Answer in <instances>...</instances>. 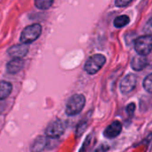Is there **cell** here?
Returning <instances> with one entry per match:
<instances>
[{
  "instance_id": "9a60e30c",
  "label": "cell",
  "mask_w": 152,
  "mask_h": 152,
  "mask_svg": "<svg viewBox=\"0 0 152 152\" xmlns=\"http://www.w3.org/2000/svg\"><path fill=\"white\" fill-rule=\"evenodd\" d=\"M143 87L148 93L152 94V73L145 77L143 81Z\"/></svg>"
},
{
  "instance_id": "e0dca14e",
  "label": "cell",
  "mask_w": 152,
  "mask_h": 152,
  "mask_svg": "<svg viewBox=\"0 0 152 152\" xmlns=\"http://www.w3.org/2000/svg\"><path fill=\"white\" fill-rule=\"evenodd\" d=\"M131 2H132L131 0H117L115 2V4L118 7H124L131 4Z\"/></svg>"
},
{
  "instance_id": "3957f363",
  "label": "cell",
  "mask_w": 152,
  "mask_h": 152,
  "mask_svg": "<svg viewBox=\"0 0 152 152\" xmlns=\"http://www.w3.org/2000/svg\"><path fill=\"white\" fill-rule=\"evenodd\" d=\"M106 62V58L102 54H95L92 56L85 64V70L91 75L97 73Z\"/></svg>"
},
{
  "instance_id": "6da1fadb",
  "label": "cell",
  "mask_w": 152,
  "mask_h": 152,
  "mask_svg": "<svg viewBox=\"0 0 152 152\" xmlns=\"http://www.w3.org/2000/svg\"><path fill=\"white\" fill-rule=\"evenodd\" d=\"M86 104V98L83 94H74L67 102L65 112L68 116H75L82 111Z\"/></svg>"
},
{
  "instance_id": "2e32d148",
  "label": "cell",
  "mask_w": 152,
  "mask_h": 152,
  "mask_svg": "<svg viewBox=\"0 0 152 152\" xmlns=\"http://www.w3.org/2000/svg\"><path fill=\"white\" fill-rule=\"evenodd\" d=\"M143 31L145 32L146 36H152V18H151L145 24Z\"/></svg>"
},
{
  "instance_id": "7c38bea8",
  "label": "cell",
  "mask_w": 152,
  "mask_h": 152,
  "mask_svg": "<svg viewBox=\"0 0 152 152\" xmlns=\"http://www.w3.org/2000/svg\"><path fill=\"white\" fill-rule=\"evenodd\" d=\"M12 86L10 82L2 80L0 81V100L6 99L12 93Z\"/></svg>"
},
{
  "instance_id": "9c48e42d",
  "label": "cell",
  "mask_w": 152,
  "mask_h": 152,
  "mask_svg": "<svg viewBox=\"0 0 152 152\" xmlns=\"http://www.w3.org/2000/svg\"><path fill=\"white\" fill-rule=\"evenodd\" d=\"M122 131V124L119 121L112 122L104 131V135L106 138L113 139L119 135Z\"/></svg>"
},
{
  "instance_id": "8fae6325",
  "label": "cell",
  "mask_w": 152,
  "mask_h": 152,
  "mask_svg": "<svg viewBox=\"0 0 152 152\" xmlns=\"http://www.w3.org/2000/svg\"><path fill=\"white\" fill-rule=\"evenodd\" d=\"M148 65V59L145 56L142 55H136L133 58L131 61V67L133 69L136 71L142 70L146 66Z\"/></svg>"
},
{
  "instance_id": "277c9868",
  "label": "cell",
  "mask_w": 152,
  "mask_h": 152,
  "mask_svg": "<svg viewBox=\"0 0 152 152\" xmlns=\"http://www.w3.org/2000/svg\"><path fill=\"white\" fill-rule=\"evenodd\" d=\"M134 49L139 55L146 56L152 50V37L150 36H142L134 42Z\"/></svg>"
},
{
  "instance_id": "8992f818",
  "label": "cell",
  "mask_w": 152,
  "mask_h": 152,
  "mask_svg": "<svg viewBox=\"0 0 152 152\" xmlns=\"http://www.w3.org/2000/svg\"><path fill=\"white\" fill-rule=\"evenodd\" d=\"M56 139H51L46 136H38L35 139L31 145L32 152H42L45 149L51 150L55 147L54 141Z\"/></svg>"
},
{
  "instance_id": "ac0fdd59",
  "label": "cell",
  "mask_w": 152,
  "mask_h": 152,
  "mask_svg": "<svg viewBox=\"0 0 152 152\" xmlns=\"http://www.w3.org/2000/svg\"><path fill=\"white\" fill-rule=\"evenodd\" d=\"M134 110H135V104L134 103H130L127 105L126 107V112L129 116H132L134 113Z\"/></svg>"
},
{
  "instance_id": "4fadbf2b",
  "label": "cell",
  "mask_w": 152,
  "mask_h": 152,
  "mask_svg": "<svg viewBox=\"0 0 152 152\" xmlns=\"http://www.w3.org/2000/svg\"><path fill=\"white\" fill-rule=\"evenodd\" d=\"M129 21L130 19L127 15H120L114 20V26L117 28H122L126 26L129 23Z\"/></svg>"
},
{
  "instance_id": "7a4b0ae2",
  "label": "cell",
  "mask_w": 152,
  "mask_h": 152,
  "mask_svg": "<svg viewBox=\"0 0 152 152\" xmlns=\"http://www.w3.org/2000/svg\"><path fill=\"white\" fill-rule=\"evenodd\" d=\"M42 33V26L39 23H34L27 26L21 32L20 41L22 44H31L36 41Z\"/></svg>"
},
{
  "instance_id": "ba28073f",
  "label": "cell",
  "mask_w": 152,
  "mask_h": 152,
  "mask_svg": "<svg viewBox=\"0 0 152 152\" xmlns=\"http://www.w3.org/2000/svg\"><path fill=\"white\" fill-rule=\"evenodd\" d=\"M7 53L10 56L13 57V59H22L28 53V45L20 43L11 46Z\"/></svg>"
},
{
  "instance_id": "5b68a950",
  "label": "cell",
  "mask_w": 152,
  "mask_h": 152,
  "mask_svg": "<svg viewBox=\"0 0 152 152\" xmlns=\"http://www.w3.org/2000/svg\"><path fill=\"white\" fill-rule=\"evenodd\" d=\"M64 132H65V126L60 119H56L49 123L45 130V136L51 139L59 138L63 134Z\"/></svg>"
},
{
  "instance_id": "30bf717a",
  "label": "cell",
  "mask_w": 152,
  "mask_h": 152,
  "mask_svg": "<svg viewBox=\"0 0 152 152\" xmlns=\"http://www.w3.org/2000/svg\"><path fill=\"white\" fill-rule=\"evenodd\" d=\"M24 67V61L22 59H12L6 64V70L9 74H16L20 72Z\"/></svg>"
},
{
  "instance_id": "52a82bcc",
  "label": "cell",
  "mask_w": 152,
  "mask_h": 152,
  "mask_svg": "<svg viewBox=\"0 0 152 152\" xmlns=\"http://www.w3.org/2000/svg\"><path fill=\"white\" fill-rule=\"evenodd\" d=\"M137 78L136 76L134 74H128L126 75L120 83V91L123 94H129L131 93L136 86Z\"/></svg>"
},
{
  "instance_id": "5bb4252c",
  "label": "cell",
  "mask_w": 152,
  "mask_h": 152,
  "mask_svg": "<svg viewBox=\"0 0 152 152\" xmlns=\"http://www.w3.org/2000/svg\"><path fill=\"white\" fill-rule=\"evenodd\" d=\"M53 4V0H37L35 1V5L37 9L46 10L49 9Z\"/></svg>"
}]
</instances>
